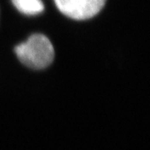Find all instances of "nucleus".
<instances>
[{
	"label": "nucleus",
	"mask_w": 150,
	"mask_h": 150,
	"mask_svg": "<svg viewBox=\"0 0 150 150\" xmlns=\"http://www.w3.org/2000/svg\"><path fill=\"white\" fill-rule=\"evenodd\" d=\"M15 54L22 64L33 69H43L53 63L54 48L50 40L41 33L33 34L24 43L15 47Z\"/></svg>",
	"instance_id": "nucleus-1"
},
{
	"label": "nucleus",
	"mask_w": 150,
	"mask_h": 150,
	"mask_svg": "<svg viewBox=\"0 0 150 150\" xmlns=\"http://www.w3.org/2000/svg\"><path fill=\"white\" fill-rule=\"evenodd\" d=\"M59 11L70 18L85 20L98 14L106 0H54Z\"/></svg>",
	"instance_id": "nucleus-2"
},
{
	"label": "nucleus",
	"mask_w": 150,
	"mask_h": 150,
	"mask_svg": "<svg viewBox=\"0 0 150 150\" xmlns=\"http://www.w3.org/2000/svg\"><path fill=\"white\" fill-rule=\"evenodd\" d=\"M18 10L26 15H37L44 10L42 0H12Z\"/></svg>",
	"instance_id": "nucleus-3"
}]
</instances>
